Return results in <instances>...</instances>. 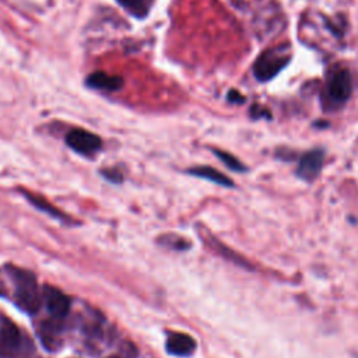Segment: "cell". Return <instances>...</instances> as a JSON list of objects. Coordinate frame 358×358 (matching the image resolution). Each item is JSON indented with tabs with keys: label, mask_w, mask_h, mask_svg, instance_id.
Instances as JSON below:
<instances>
[{
	"label": "cell",
	"mask_w": 358,
	"mask_h": 358,
	"mask_svg": "<svg viewBox=\"0 0 358 358\" xmlns=\"http://www.w3.org/2000/svg\"><path fill=\"white\" fill-rule=\"evenodd\" d=\"M6 268L15 286L16 304L22 311L34 315L41 305V296L37 278L30 271H24V268L20 267L8 266Z\"/></svg>",
	"instance_id": "1"
},
{
	"label": "cell",
	"mask_w": 358,
	"mask_h": 358,
	"mask_svg": "<svg viewBox=\"0 0 358 358\" xmlns=\"http://www.w3.org/2000/svg\"><path fill=\"white\" fill-rule=\"evenodd\" d=\"M293 48L290 44H280L260 53L253 63V76L260 83L273 80L291 62Z\"/></svg>",
	"instance_id": "2"
},
{
	"label": "cell",
	"mask_w": 358,
	"mask_h": 358,
	"mask_svg": "<svg viewBox=\"0 0 358 358\" xmlns=\"http://www.w3.org/2000/svg\"><path fill=\"white\" fill-rule=\"evenodd\" d=\"M34 352L31 340L9 319L0 323V358H28Z\"/></svg>",
	"instance_id": "3"
},
{
	"label": "cell",
	"mask_w": 358,
	"mask_h": 358,
	"mask_svg": "<svg viewBox=\"0 0 358 358\" xmlns=\"http://www.w3.org/2000/svg\"><path fill=\"white\" fill-rule=\"evenodd\" d=\"M352 94V77L347 69H339L330 74L325 88V105L343 107Z\"/></svg>",
	"instance_id": "4"
},
{
	"label": "cell",
	"mask_w": 358,
	"mask_h": 358,
	"mask_svg": "<svg viewBox=\"0 0 358 358\" xmlns=\"http://www.w3.org/2000/svg\"><path fill=\"white\" fill-rule=\"evenodd\" d=\"M66 144L81 155H93L101 150L103 140L96 133L76 128L66 135Z\"/></svg>",
	"instance_id": "5"
},
{
	"label": "cell",
	"mask_w": 358,
	"mask_h": 358,
	"mask_svg": "<svg viewBox=\"0 0 358 358\" xmlns=\"http://www.w3.org/2000/svg\"><path fill=\"white\" fill-rule=\"evenodd\" d=\"M325 162V151L322 148H314L302 154L297 165V176L307 182H312L319 176Z\"/></svg>",
	"instance_id": "6"
},
{
	"label": "cell",
	"mask_w": 358,
	"mask_h": 358,
	"mask_svg": "<svg viewBox=\"0 0 358 358\" xmlns=\"http://www.w3.org/2000/svg\"><path fill=\"white\" fill-rule=\"evenodd\" d=\"M44 298H45L46 308L53 319L62 321L67 316L70 307H71V304H70L71 301L65 293H62L58 289L45 286L44 287Z\"/></svg>",
	"instance_id": "7"
},
{
	"label": "cell",
	"mask_w": 358,
	"mask_h": 358,
	"mask_svg": "<svg viewBox=\"0 0 358 358\" xmlns=\"http://www.w3.org/2000/svg\"><path fill=\"white\" fill-rule=\"evenodd\" d=\"M167 351L175 357H189L196 350L195 340L185 333H171L167 339Z\"/></svg>",
	"instance_id": "8"
},
{
	"label": "cell",
	"mask_w": 358,
	"mask_h": 358,
	"mask_svg": "<svg viewBox=\"0 0 358 358\" xmlns=\"http://www.w3.org/2000/svg\"><path fill=\"white\" fill-rule=\"evenodd\" d=\"M85 84L90 88L101 90V92H118L125 84L121 76H112L105 71H94L85 78Z\"/></svg>",
	"instance_id": "9"
},
{
	"label": "cell",
	"mask_w": 358,
	"mask_h": 358,
	"mask_svg": "<svg viewBox=\"0 0 358 358\" xmlns=\"http://www.w3.org/2000/svg\"><path fill=\"white\" fill-rule=\"evenodd\" d=\"M187 172H188L189 175H194V176L206 179V181L214 182V184H217V185H220V187H224V188H234L232 179L228 178L227 175H224L223 172H220L219 169L213 168V167L199 165V167L189 168Z\"/></svg>",
	"instance_id": "10"
},
{
	"label": "cell",
	"mask_w": 358,
	"mask_h": 358,
	"mask_svg": "<svg viewBox=\"0 0 358 358\" xmlns=\"http://www.w3.org/2000/svg\"><path fill=\"white\" fill-rule=\"evenodd\" d=\"M22 192H23L24 198H26L35 209H38L40 212H42V213H45V214L53 217V219H58V220H60V221H70V219H69L66 214H63L60 210H58L53 205H51V203H49L46 199H44L42 196L34 195V194L27 192V191H22Z\"/></svg>",
	"instance_id": "11"
},
{
	"label": "cell",
	"mask_w": 358,
	"mask_h": 358,
	"mask_svg": "<svg viewBox=\"0 0 358 358\" xmlns=\"http://www.w3.org/2000/svg\"><path fill=\"white\" fill-rule=\"evenodd\" d=\"M119 3L133 16L136 17H144L148 10H150V5L151 0H119Z\"/></svg>",
	"instance_id": "12"
},
{
	"label": "cell",
	"mask_w": 358,
	"mask_h": 358,
	"mask_svg": "<svg viewBox=\"0 0 358 358\" xmlns=\"http://www.w3.org/2000/svg\"><path fill=\"white\" fill-rule=\"evenodd\" d=\"M213 153L231 171H235V172H246L248 171V168L235 155H232L227 151H223V150H213Z\"/></svg>",
	"instance_id": "13"
},
{
	"label": "cell",
	"mask_w": 358,
	"mask_h": 358,
	"mask_svg": "<svg viewBox=\"0 0 358 358\" xmlns=\"http://www.w3.org/2000/svg\"><path fill=\"white\" fill-rule=\"evenodd\" d=\"M103 175L108 179V181L114 182V184H121L123 181V175L121 171H118L117 168H108V169H103L101 171Z\"/></svg>",
	"instance_id": "14"
},
{
	"label": "cell",
	"mask_w": 358,
	"mask_h": 358,
	"mask_svg": "<svg viewBox=\"0 0 358 358\" xmlns=\"http://www.w3.org/2000/svg\"><path fill=\"white\" fill-rule=\"evenodd\" d=\"M250 117L253 119H272L271 111L266 110L264 107H260V105H253L250 108Z\"/></svg>",
	"instance_id": "15"
},
{
	"label": "cell",
	"mask_w": 358,
	"mask_h": 358,
	"mask_svg": "<svg viewBox=\"0 0 358 358\" xmlns=\"http://www.w3.org/2000/svg\"><path fill=\"white\" fill-rule=\"evenodd\" d=\"M227 100L231 103V104H244L246 100H245V97L239 93V92H237V90H231V92L228 93V96H227Z\"/></svg>",
	"instance_id": "16"
},
{
	"label": "cell",
	"mask_w": 358,
	"mask_h": 358,
	"mask_svg": "<svg viewBox=\"0 0 358 358\" xmlns=\"http://www.w3.org/2000/svg\"><path fill=\"white\" fill-rule=\"evenodd\" d=\"M111 358H119V357H111Z\"/></svg>",
	"instance_id": "17"
}]
</instances>
